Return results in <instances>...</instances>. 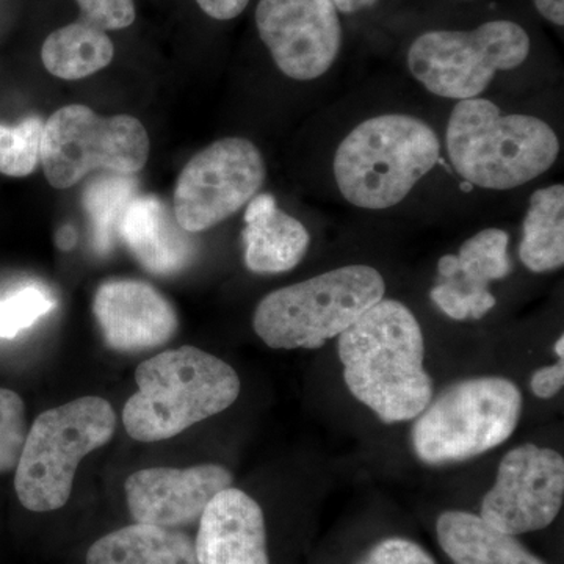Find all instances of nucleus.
<instances>
[{
    "instance_id": "obj_29",
    "label": "nucleus",
    "mask_w": 564,
    "mask_h": 564,
    "mask_svg": "<svg viewBox=\"0 0 564 564\" xmlns=\"http://www.w3.org/2000/svg\"><path fill=\"white\" fill-rule=\"evenodd\" d=\"M564 384V364L563 359L560 362L552 364V366L538 369L532 375L530 388L538 399H552L556 393L562 391Z\"/></svg>"
},
{
    "instance_id": "obj_10",
    "label": "nucleus",
    "mask_w": 564,
    "mask_h": 564,
    "mask_svg": "<svg viewBox=\"0 0 564 564\" xmlns=\"http://www.w3.org/2000/svg\"><path fill=\"white\" fill-rule=\"evenodd\" d=\"M265 176V162L252 141L242 137L215 141L199 151L177 177L174 215L185 231H207L250 203Z\"/></svg>"
},
{
    "instance_id": "obj_31",
    "label": "nucleus",
    "mask_w": 564,
    "mask_h": 564,
    "mask_svg": "<svg viewBox=\"0 0 564 564\" xmlns=\"http://www.w3.org/2000/svg\"><path fill=\"white\" fill-rule=\"evenodd\" d=\"M538 11L556 25L564 24V0H534Z\"/></svg>"
},
{
    "instance_id": "obj_6",
    "label": "nucleus",
    "mask_w": 564,
    "mask_h": 564,
    "mask_svg": "<svg viewBox=\"0 0 564 564\" xmlns=\"http://www.w3.org/2000/svg\"><path fill=\"white\" fill-rule=\"evenodd\" d=\"M115 430L117 414L101 397H82L40 414L28 432L14 475L22 507L33 513L65 507L82 459L109 444Z\"/></svg>"
},
{
    "instance_id": "obj_3",
    "label": "nucleus",
    "mask_w": 564,
    "mask_h": 564,
    "mask_svg": "<svg viewBox=\"0 0 564 564\" xmlns=\"http://www.w3.org/2000/svg\"><path fill=\"white\" fill-rule=\"evenodd\" d=\"M447 152L455 172L486 191H511L549 172L560 152L547 122L502 115L488 99H464L448 120Z\"/></svg>"
},
{
    "instance_id": "obj_24",
    "label": "nucleus",
    "mask_w": 564,
    "mask_h": 564,
    "mask_svg": "<svg viewBox=\"0 0 564 564\" xmlns=\"http://www.w3.org/2000/svg\"><path fill=\"white\" fill-rule=\"evenodd\" d=\"M44 121L40 117L24 118L17 126L0 122V173L10 177H25L40 163Z\"/></svg>"
},
{
    "instance_id": "obj_19",
    "label": "nucleus",
    "mask_w": 564,
    "mask_h": 564,
    "mask_svg": "<svg viewBox=\"0 0 564 564\" xmlns=\"http://www.w3.org/2000/svg\"><path fill=\"white\" fill-rule=\"evenodd\" d=\"M437 541L454 564H547L518 536L505 533L467 511H445L437 518Z\"/></svg>"
},
{
    "instance_id": "obj_5",
    "label": "nucleus",
    "mask_w": 564,
    "mask_h": 564,
    "mask_svg": "<svg viewBox=\"0 0 564 564\" xmlns=\"http://www.w3.org/2000/svg\"><path fill=\"white\" fill-rule=\"evenodd\" d=\"M384 292L383 274L373 267H340L269 293L252 326L274 350H314L350 328Z\"/></svg>"
},
{
    "instance_id": "obj_9",
    "label": "nucleus",
    "mask_w": 564,
    "mask_h": 564,
    "mask_svg": "<svg viewBox=\"0 0 564 564\" xmlns=\"http://www.w3.org/2000/svg\"><path fill=\"white\" fill-rule=\"evenodd\" d=\"M529 54L521 25L491 21L470 32L423 33L408 51V68L433 95L464 101L478 98L497 70L518 68Z\"/></svg>"
},
{
    "instance_id": "obj_1",
    "label": "nucleus",
    "mask_w": 564,
    "mask_h": 564,
    "mask_svg": "<svg viewBox=\"0 0 564 564\" xmlns=\"http://www.w3.org/2000/svg\"><path fill=\"white\" fill-rule=\"evenodd\" d=\"M344 380L384 423L413 421L433 399L423 369L421 323L397 300H381L339 336Z\"/></svg>"
},
{
    "instance_id": "obj_23",
    "label": "nucleus",
    "mask_w": 564,
    "mask_h": 564,
    "mask_svg": "<svg viewBox=\"0 0 564 564\" xmlns=\"http://www.w3.org/2000/svg\"><path fill=\"white\" fill-rule=\"evenodd\" d=\"M135 196L137 182L128 174L106 173L88 182L84 207L96 251L109 252L121 240L122 220Z\"/></svg>"
},
{
    "instance_id": "obj_27",
    "label": "nucleus",
    "mask_w": 564,
    "mask_h": 564,
    "mask_svg": "<svg viewBox=\"0 0 564 564\" xmlns=\"http://www.w3.org/2000/svg\"><path fill=\"white\" fill-rule=\"evenodd\" d=\"M80 21L102 32L121 31L135 21L133 0H76Z\"/></svg>"
},
{
    "instance_id": "obj_21",
    "label": "nucleus",
    "mask_w": 564,
    "mask_h": 564,
    "mask_svg": "<svg viewBox=\"0 0 564 564\" xmlns=\"http://www.w3.org/2000/svg\"><path fill=\"white\" fill-rule=\"evenodd\" d=\"M519 258L534 273L554 272L564 265V187L540 188L530 198L522 226Z\"/></svg>"
},
{
    "instance_id": "obj_12",
    "label": "nucleus",
    "mask_w": 564,
    "mask_h": 564,
    "mask_svg": "<svg viewBox=\"0 0 564 564\" xmlns=\"http://www.w3.org/2000/svg\"><path fill=\"white\" fill-rule=\"evenodd\" d=\"M256 24L278 68L291 79H318L343 46L333 0H261Z\"/></svg>"
},
{
    "instance_id": "obj_32",
    "label": "nucleus",
    "mask_w": 564,
    "mask_h": 564,
    "mask_svg": "<svg viewBox=\"0 0 564 564\" xmlns=\"http://www.w3.org/2000/svg\"><path fill=\"white\" fill-rule=\"evenodd\" d=\"M333 2L336 9L343 11V13H356V11L369 9L378 0H333Z\"/></svg>"
},
{
    "instance_id": "obj_25",
    "label": "nucleus",
    "mask_w": 564,
    "mask_h": 564,
    "mask_svg": "<svg viewBox=\"0 0 564 564\" xmlns=\"http://www.w3.org/2000/svg\"><path fill=\"white\" fill-rule=\"evenodd\" d=\"M57 300L47 289L29 284L0 299V339H13L51 313Z\"/></svg>"
},
{
    "instance_id": "obj_11",
    "label": "nucleus",
    "mask_w": 564,
    "mask_h": 564,
    "mask_svg": "<svg viewBox=\"0 0 564 564\" xmlns=\"http://www.w3.org/2000/svg\"><path fill=\"white\" fill-rule=\"evenodd\" d=\"M564 500V459L552 448L525 444L500 462L480 516L505 533L538 532L555 521Z\"/></svg>"
},
{
    "instance_id": "obj_8",
    "label": "nucleus",
    "mask_w": 564,
    "mask_h": 564,
    "mask_svg": "<svg viewBox=\"0 0 564 564\" xmlns=\"http://www.w3.org/2000/svg\"><path fill=\"white\" fill-rule=\"evenodd\" d=\"M150 150V135L137 118L99 117L73 104L44 122L40 162L52 187L70 188L95 170L132 176L144 169Z\"/></svg>"
},
{
    "instance_id": "obj_16",
    "label": "nucleus",
    "mask_w": 564,
    "mask_h": 564,
    "mask_svg": "<svg viewBox=\"0 0 564 564\" xmlns=\"http://www.w3.org/2000/svg\"><path fill=\"white\" fill-rule=\"evenodd\" d=\"M198 522V564H270L261 505L242 489H223Z\"/></svg>"
},
{
    "instance_id": "obj_20",
    "label": "nucleus",
    "mask_w": 564,
    "mask_h": 564,
    "mask_svg": "<svg viewBox=\"0 0 564 564\" xmlns=\"http://www.w3.org/2000/svg\"><path fill=\"white\" fill-rule=\"evenodd\" d=\"M87 564H198L195 541L180 529L135 524L99 538Z\"/></svg>"
},
{
    "instance_id": "obj_28",
    "label": "nucleus",
    "mask_w": 564,
    "mask_h": 564,
    "mask_svg": "<svg viewBox=\"0 0 564 564\" xmlns=\"http://www.w3.org/2000/svg\"><path fill=\"white\" fill-rule=\"evenodd\" d=\"M358 564H437L421 544L406 538H386L367 552Z\"/></svg>"
},
{
    "instance_id": "obj_13",
    "label": "nucleus",
    "mask_w": 564,
    "mask_h": 564,
    "mask_svg": "<svg viewBox=\"0 0 564 564\" xmlns=\"http://www.w3.org/2000/svg\"><path fill=\"white\" fill-rule=\"evenodd\" d=\"M232 474L218 464L187 469L150 467L126 480L124 491L133 521L180 529L199 521L210 500L231 488Z\"/></svg>"
},
{
    "instance_id": "obj_30",
    "label": "nucleus",
    "mask_w": 564,
    "mask_h": 564,
    "mask_svg": "<svg viewBox=\"0 0 564 564\" xmlns=\"http://www.w3.org/2000/svg\"><path fill=\"white\" fill-rule=\"evenodd\" d=\"M204 13L218 21H229L247 9L250 0H196Z\"/></svg>"
},
{
    "instance_id": "obj_18",
    "label": "nucleus",
    "mask_w": 564,
    "mask_h": 564,
    "mask_svg": "<svg viewBox=\"0 0 564 564\" xmlns=\"http://www.w3.org/2000/svg\"><path fill=\"white\" fill-rule=\"evenodd\" d=\"M245 223V265L252 273L291 272L310 250L311 236L303 223L278 209L269 193L248 203Z\"/></svg>"
},
{
    "instance_id": "obj_4",
    "label": "nucleus",
    "mask_w": 564,
    "mask_h": 564,
    "mask_svg": "<svg viewBox=\"0 0 564 564\" xmlns=\"http://www.w3.org/2000/svg\"><path fill=\"white\" fill-rule=\"evenodd\" d=\"M441 141L425 121L388 113L356 126L334 155L337 187L367 210L397 206L440 162Z\"/></svg>"
},
{
    "instance_id": "obj_2",
    "label": "nucleus",
    "mask_w": 564,
    "mask_h": 564,
    "mask_svg": "<svg viewBox=\"0 0 564 564\" xmlns=\"http://www.w3.org/2000/svg\"><path fill=\"white\" fill-rule=\"evenodd\" d=\"M135 381L139 391L126 402L122 423L140 443L172 440L223 413L242 389L228 362L196 347L152 356L137 367Z\"/></svg>"
},
{
    "instance_id": "obj_17",
    "label": "nucleus",
    "mask_w": 564,
    "mask_h": 564,
    "mask_svg": "<svg viewBox=\"0 0 564 564\" xmlns=\"http://www.w3.org/2000/svg\"><path fill=\"white\" fill-rule=\"evenodd\" d=\"M121 240L137 261L158 276H172L191 265L193 234L185 231L173 207L158 196H135L121 225Z\"/></svg>"
},
{
    "instance_id": "obj_22",
    "label": "nucleus",
    "mask_w": 564,
    "mask_h": 564,
    "mask_svg": "<svg viewBox=\"0 0 564 564\" xmlns=\"http://www.w3.org/2000/svg\"><path fill=\"white\" fill-rule=\"evenodd\" d=\"M113 55L107 33L80 20L52 32L41 47L44 68L63 80L91 76L109 66Z\"/></svg>"
},
{
    "instance_id": "obj_26",
    "label": "nucleus",
    "mask_w": 564,
    "mask_h": 564,
    "mask_svg": "<svg viewBox=\"0 0 564 564\" xmlns=\"http://www.w3.org/2000/svg\"><path fill=\"white\" fill-rule=\"evenodd\" d=\"M28 432L25 404L21 397L0 388V474L17 469Z\"/></svg>"
},
{
    "instance_id": "obj_33",
    "label": "nucleus",
    "mask_w": 564,
    "mask_h": 564,
    "mask_svg": "<svg viewBox=\"0 0 564 564\" xmlns=\"http://www.w3.org/2000/svg\"><path fill=\"white\" fill-rule=\"evenodd\" d=\"M563 348H564V337L562 336V337H560L558 340H556V344H555V352H556V355H558L560 359H563V356H564Z\"/></svg>"
},
{
    "instance_id": "obj_15",
    "label": "nucleus",
    "mask_w": 564,
    "mask_h": 564,
    "mask_svg": "<svg viewBox=\"0 0 564 564\" xmlns=\"http://www.w3.org/2000/svg\"><path fill=\"white\" fill-rule=\"evenodd\" d=\"M104 340L111 350L135 352L162 347L180 328L170 300L143 281L104 282L93 302Z\"/></svg>"
},
{
    "instance_id": "obj_14",
    "label": "nucleus",
    "mask_w": 564,
    "mask_h": 564,
    "mask_svg": "<svg viewBox=\"0 0 564 564\" xmlns=\"http://www.w3.org/2000/svg\"><path fill=\"white\" fill-rule=\"evenodd\" d=\"M510 236L489 228L463 243L458 254L443 256L437 263L441 282L432 289L433 303L454 321L481 318L496 306L489 282L511 273Z\"/></svg>"
},
{
    "instance_id": "obj_7",
    "label": "nucleus",
    "mask_w": 564,
    "mask_h": 564,
    "mask_svg": "<svg viewBox=\"0 0 564 564\" xmlns=\"http://www.w3.org/2000/svg\"><path fill=\"white\" fill-rule=\"evenodd\" d=\"M522 393L507 378L481 377L448 386L417 415L411 441L425 464L462 463L503 444L518 426Z\"/></svg>"
}]
</instances>
